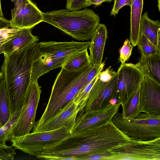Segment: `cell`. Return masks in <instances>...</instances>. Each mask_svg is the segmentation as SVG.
Listing matches in <instances>:
<instances>
[{
  "label": "cell",
  "mask_w": 160,
  "mask_h": 160,
  "mask_svg": "<svg viewBox=\"0 0 160 160\" xmlns=\"http://www.w3.org/2000/svg\"><path fill=\"white\" fill-rule=\"evenodd\" d=\"M38 42L9 53H3L1 69L3 75L11 116L21 109L31 82L32 64Z\"/></svg>",
  "instance_id": "obj_1"
},
{
  "label": "cell",
  "mask_w": 160,
  "mask_h": 160,
  "mask_svg": "<svg viewBox=\"0 0 160 160\" xmlns=\"http://www.w3.org/2000/svg\"><path fill=\"white\" fill-rule=\"evenodd\" d=\"M103 67L102 64L97 67L90 64L74 71H67L62 68L53 85L45 110L33 128L43 124L74 98L102 71Z\"/></svg>",
  "instance_id": "obj_2"
},
{
  "label": "cell",
  "mask_w": 160,
  "mask_h": 160,
  "mask_svg": "<svg viewBox=\"0 0 160 160\" xmlns=\"http://www.w3.org/2000/svg\"><path fill=\"white\" fill-rule=\"evenodd\" d=\"M48 23L79 41L91 39L100 18L90 9L69 11L66 9L42 12Z\"/></svg>",
  "instance_id": "obj_3"
},
{
  "label": "cell",
  "mask_w": 160,
  "mask_h": 160,
  "mask_svg": "<svg viewBox=\"0 0 160 160\" xmlns=\"http://www.w3.org/2000/svg\"><path fill=\"white\" fill-rule=\"evenodd\" d=\"M90 43L91 41L38 42L32 66L31 82L38 80L48 72L62 67L71 56L88 49Z\"/></svg>",
  "instance_id": "obj_4"
},
{
  "label": "cell",
  "mask_w": 160,
  "mask_h": 160,
  "mask_svg": "<svg viewBox=\"0 0 160 160\" xmlns=\"http://www.w3.org/2000/svg\"><path fill=\"white\" fill-rule=\"evenodd\" d=\"M103 144L102 136L97 128L93 127L45 147L37 156L77 157L99 154L102 152Z\"/></svg>",
  "instance_id": "obj_5"
},
{
  "label": "cell",
  "mask_w": 160,
  "mask_h": 160,
  "mask_svg": "<svg viewBox=\"0 0 160 160\" xmlns=\"http://www.w3.org/2000/svg\"><path fill=\"white\" fill-rule=\"evenodd\" d=\"M112 121L122 132L132 139L147 140L160 138V115L140 112L134 118H127L117 112Z\"/></svg>",
  "instance_id": "obj_6"
},
{
  "label": "cell",
  "mask_w": 160,
  "mask_h": 160,
  "mask_svg": "<svg viewBox=\"0 0 160 160\" xmlns=\"http://www.w3.org/2000/svg\"><path fill=\"white\" fill-rule=\"evenodd\" d=\"M71 133L65 126L50 131L32 132L18 137H10L9 141L15 149L36 157L46 146L70 136Z\"/></svg>",
  "instance_id": "obj_7"
},
{
  "label": "cell",
  "mask_w": 160,
  "mask_h": 160,
  "mask_svg": "<svg viewBox=\"0 0 160 160\" xmlns=\"http://www.w3.org/2000/svg\"><path fill=\"white\" fill-rule=\"evenodd\" d=\"M112 160H160V138L131 139L109 151Z\"/></svg>",
  "instance_id": "obj_8"
},
{
  "label": "cell",
  "mask_w": 160,
  "mask_h": 160,
  "mask_svg": "<svg viewBox=\"0 0 160 160\" xmlns=\"http://www.w3.org/2000/svg\"><path fill=\"white\" fill-rule=\"evenodd\" d=\"M41 92L38 80L31 82L19 117L12 125L7 138L19 137L30 133L36 123V112Z\"/></svg>",
  "instance_id": "obj_9"
},
{
  "label": "cell",
  "mask_w": 160,
  "mask_h": 160,
  "mask_svg": "<svg viewBox=\"0 0 160 160\" xmlns=\"http://www.w3.org/2000/svg\"><path fill=\"white\" fill-rule=\"evenodd\" d=\"M117 73L115 98L122 105L138 89L144 76L136 64L125 62L121 63Z\"/></svg>",
  "instance_id": "obj_10"
},
{
  "label": "cell",
  "mask_w": 160,
  "mask_h": 160,
  "mask_svg": "<svg viewBox=\"0 0 160 160\" xmlns=\"http://www.w3.org/2000/svg\"><path fill=\"white\" fill-rule=\"evenodd\" d=\"M117 79V73L108 82L101 81L98 77L84 102L79 107L76 119L85 112L104 108L110 104V101L115 98Z\"/></svg>",
  "instance_id": "obj_11"
},
{
  "label": "cell",
  "mask_w": 160,
  "mask_h": 160,
  "mask_svg": "<svg viewBox=\"0 0 160 160\" xmlns=\"http://www.w3.org/2000/svg\"><path fill=\"white\" fill-rule=\"evenodd\" d=\"M14 7L11 10L10 28L31 29L43 22L42 12L31 0H11Z\"/></svg>",
  "instance_id": "obj_12"
},
{
  "label": "cell",
  "mask_w": 160,
  "mask_h": 160,
  "mask_svg": "<svg viewBox=\"0 0 160 160\" xmlns=\"http://www.w3.org/2000/svg\"><path fill=\"white\" fill-rule=\"evenodd\" d=\"M79 109V105L73 98L43 124L37 128H33L32 132L52 130L65 126L72 134Z\"/></svg>",
  "instance_id": "obj_13"
},
{
  "label": "cell",
  "mask_w": 160,
  "mask_h": 160,
  "mask_svg": "<svg viewBox=\"0 0 160 160\" xmlns=\"http://www.w3.org/2000/svg\"><path fill=\"white\" fill-rule=\"evenodd\" d=\"M141 112L160 115V84L144 76L139 88Z\"/></svg>",
  "instance_id": "obj_14"
},
{
  "label": "cell",
  "mask_w": 160,
  "mask_h": 160,
  "mask_svg": "<svg viewBox=\"0 0 160 160\" xmlns=\"http://www.w3.org/2000/svg\"><path fill=\"white\" fill-rule=\"evenodd\" d=\"M120 106L117 103H110L104 108L84 113L76 119L72 134L111 121L113 116L118 112Z\"/></svg>",
  "instance_id": "obj_15"
},
{
  "label": "cell",
  "mask_w": 160,
  "mask_h": 160,
  "mask_svg": "<svg viewBox=\"0 0 160 160\" xmlns=\"http://www.w3.org/2000/svg\"><path fill=\"white\" fill-rule=\"evenodd\" d=\"M38 40L37 36L32 33L30 29H18L5 39L0 41V54L10 53Z\"/></svg>",
  "instance_id": "obj_16"
},
{
  "label": "cell",
  "mask_w": 160,
  "mask_h": 160,
  "mask_svg": "<svg viewBox=\"0 0 160 160\" xmlns=\"http://www.w3.org/2000/svg\"><path fill=\"white\" fill-rule=\"evenodd\" d=\"M107 38L106 26L104 24L99 23L91 39L89 47L90 63L92 65L98 67L102 64Z\"/></svg>",
  "instance_id": "obj_17"
},
{
  "label": "cell",
  "mask_w": 160,
  "mask_h": 160,
  "mask_svg": "<svg viewBox=\"0 0 160 160\" xmlns=\"http://www.w3.org/2000/svg\"><path fill=\"white\" fill-rule=\"evenodd\" d=\"M136 65L144 76L160 84V53L147 57L141 56Z\"/></svg>",
  "instance_id": "obj_18"
},
{
  "label": "cell",
  "mask_w": 160,
  "mask_h": 160,
  "mask_svg": "<svg viewBox=\"0 0 160 160\" xmlns=\"http://www.w3.org/2000/svg\"><path fill=\"white\" fill-rule=\"evenodd\" d=\"M140 31V33L144 35L158 50H160V22L158 20L154 21L149 18L147 12L141 16Z\"/></svg>",
  "instance_id": "obj_19"
},
{
  "label": "cell",
  "mask_w": 160,
  "mask_h": 160,
  "mask_svg": "<svg viewBox=\"0 0 160 160\" xmlns=\"http://www.w3.org/2000/svg\"><path fill=\"white\" fill-rule=\"evenodd\" d=\"M143 3V0H132L130 41L133 47L136 46L140 35V24Z\"/></svg>",
  "instance_id": "obj_20"
},
{
  "label": "cell",
  "mask_w": 160,
  "mask_h": 160,
  "mask_svg": "<svg viewBox=\"0 0 160 160\" xmlns=\"http://www.w3.org/2000/svg\"><path fill=\"white\" fill-rule=\"evenodd\" d=\"M90 64V56L86 49L71 56L63 64L62 68L67 71H74Z\"/></svg>",
  "instance_id": "obj_21"
},
{
  "label": "cell",
  "mask_w": 160,
  "mask_h": 160,
  "mask_svg": "<svg viewBox=\"0 0 160 160\" xmlns=\"http://www.w3.org/2000/svg\"><path fill=\"white\" fill-rule=\"evenodd\" d=\"M139 88L127 101L121 105L122 108V113L124 117L134 118L141 112L139 104Z\"/></svg>",
  "instance_id": "obj_22"
},
{
  "label": "cell",
  "mask_w": 160,
  "mask_h": 160,
  "mask_svg": "<svg viewBox=\"0 0 160 160\" xmlns=\"http://www.w3.org/2000/svg\"><path fill=\"white\" fill-rule=\"evenodd\" d=\"M11 117L5 82L3 79L0 85V122L4 125Z\"/></svg>",
  "instance_id": "obj_23"
},
{
  "label": "cell",
  "mask_w": 160,
  "mask_h": 160,
  "mask_svg": "<svg viewBox=\"0 0 160 160\" xmlns=\"http://www.w3.org/2000/svg\"><path fill=\"white\" fill-rule=\"evenodd\" d=\"M136 46L138 47L141 56L147 57L160 53V50L142 33H140Z\"/></svg>",
  "instance_id": "obj_24"
},
{
  "label": "cell",
  "mask_w": 160,
  "mask_h": 160,
  "mask_svg": "<svg viewBox=\"0 0 160 160\" xmlns=\"http://www.w3.org/2000/svg\"><path fill=\"white\" fill-rule=\"evenodd\" d=\"M21 110L12 115L7 122L0 128V145L5 147L9 146L6 144V142L12 125L19 117Z\"/></svg>",
  "instance_id": "obj_25"
},
{
  "label": "cell",
  "mask_w": 160,
  "mask_h": 160,
  "mask_svg": "<svg viewBox=\"0 0 160 160\" xmlns=\"http://www.w3.org/2000/svg\"><path fill=\"white\" fill-rule=\"evenodd\" d=\"M99 73L96 76L93 80L87 85L83 89L81 90L74 98L75 102L79 105V107L81 106L84 102L92 86L98 79Z\"/></svg>",
  "instance_id": "obj_26"
},
{
  "label": "cell",
  "mask_w": 160,
  "mask_h": 160,
  "mask_svg": "<svg viewBox=\"0 0 160 160\" xmlns=\"http://www.w3.org/2000/svg\"><path fill=\"white\" fill-rule=\"evenodd\" d=\"M133 46L131 45L130 40L127 39L124 42L123 45L119 50V61L121 63H125L129 58L131 54Z\"/></svg>",
  "instance_id": "obj_27"
},
{
  "label": "cell",
  "mask_w": 160,
  "mask_h": 160,
  "mask_svg": "<svg viewBox=\"0 0 160 160\" xmlns=\"http://www.w3.org/2000/svg\"><path fill=\"white\" fill-rule=\"evenodd\" d=\"M89 6L88 0H67L66 9L69 11L81 10Z\"/></svg>",
  "instance_id": "obj_28"
},
{
  "label": "cell",
  "mask_w": 160,
  "mask_h": 160,
  "mask_svg": "<svg viewBox=\"0 0 160 160\" xmlns=\"http://www.w3.org/2000/svg\"><path fill=\"white\" fill-rule=\"evenodd\" d=\"M15 149L12 146L5 147L0 145V160H12L15 155Z\"/></svg>",
  "instance_id": "obj_29"
},
{
  "label": "cell",
  "mask_w": 160,
  "mask_h": 160,
  "mask_svg": "<svg viewBox=\"0 0 160 160\" xmlns=\"http://www.w3.org/2000/svg\"><path fill=\"white\" fill-rule=\"evenodd\" d=\"M77 158L78 160H111L112 156L108 152L104 154L88 155Z\"/></svg>",
  "instance_id": "obj_30"
},
{
  "label": "cell",
  "mask_w": 160,
  "mask_h": 160,
  "mask_svg": "<svg viewBox=\"0 0 160 160\" xmlns=\"http://www.w3.org/2000/svg\"><path fill=\"white\" fill-rule=\"evenodd\" d=\"M114 4L111 11L110 15L115 16L119 10L123 7L128 5L131 7L132 0H113Z\"/></svg>",
  "instance_id": "obj_31"
},
{
  "label": "cell",
  "mask_w": 160,
  "mask_h": 160,
  "mask_svg": "<svg viewBox=\"0 0 160 160\" xmlns=\"http://www.w3.org/2000/svg\"><path fill=\"white\" fill-rule=\"evenodd\" d=\"M111 66L102 72H101L99 76V79L103 82H108L114 77L117 74L113 69H111Z\"/></svg>",
  "instance_id": "obj_32"
},
{
  "label": "cell",
  "mask_w": 160,
  "mask_h": 160,
  "mask_svg": "<svg viewBox=\"0 0 160 160\" xmlns=\"http://www.w3.org/2000/svg\"><path fill=\"white\" fill-rule=\"evenodd\" d=\"M18 29L13 28H9L0 29V41L6 39L12 35Z\"/></svg>",
  "instance_id": "obj_33"
},
{
  "label": "cell",
  "mask_w": 160,
  "mask_h": 160,
  "mask_svg": "<svg viewBox=\"0 0 160 160\" xmlns=\"http://www.w3.org/2000/svg\"><path fill=\"white\" fill-rule=\"evenodd\" d=\"M10 28V20L0 17V29Z\"/></svg>",
  "instance_id": "obj_34"
},
{
  "label": "cell",
  "mask_w": 160,
  "mask_h": 160,
  "mask_svg": "<svg viewBox=\"0 0 160 160\" xmlns=\"http://www.w3.org/2000/svg\"><path fill=\"white\" fill-rule=\"evenodd\" d=\"M106 0H88L89 6L92 5L98 6L100 5L103 2H106Z\"/></svg>",
  "instance_id": "obj_35"
},
{
  "label": "cell",
  "mask_w": 160,
  "mask_h": 160,
  "mask_svg": "<svg viewBox=\"0 0 160 160\" xmlns=\"http://www.w3.org/2000/svg\"><path fill=\"white\" fill-rule=\"evenodd\" d=\"M0 17L2 18H4L1 8V0H0Z\"/></svg>",
  "instance_id": "obj_36"
},
{
  "label": "cell",
  "mask_w": 160,
  "mask_h": 160,
  "mask_svg": "<svg viewBox=\"0 0 160 160\" xmlns=\"http://www.w3.org/2000/svg\"><path fill=\"white\" fill-rule=\"evenodd\" d=\"M3 79V74L2 71H0V85Z\"/></svg>",
  "instance_id": "obj_37"
},
{
  "label": "cell",
  "mask_w": 160,
  "mask_h": 160,
  "mask_svg": "<svg viewBox=\"0 0 160 160\" xmlns=\"http://www.w3.org/2000/svg\"><path fill=\"white\" fill-rule=\"evenodd\" d=\"M158 6V8L159 11H160V0H157Z\"/></svg>",
  "instance_id": "obj_38"
},
{
  "label": "cell",
  "mask_w": 160,
  "mask_h": 160,
  "mask_svg": "<svg viewBox=\"0 0 160 160\" xmlns=\"http://www.w3.org/2000/svg\"><path fill=\"white\" fill-rule=\"evenodd\" d=\"M113 0H106V2H110Z\"/></svg>",
  "instance_id": "obj_39"
},
{
  "label": "cell",
  "mask_w": 160,
  "mask_h": 160,
  "mask_svg": "<svg viewBox=\"0 0 160 160\" xmlns=\"http://www.w3.org/2000/svg\"><path fill=\"white\" fill-rule=\"evenodd\" d=\"M2 127V125H1V122H0V128H1V127Z\"/></svg>",
  "instance_id": "obj_40"
}]
</instances>
